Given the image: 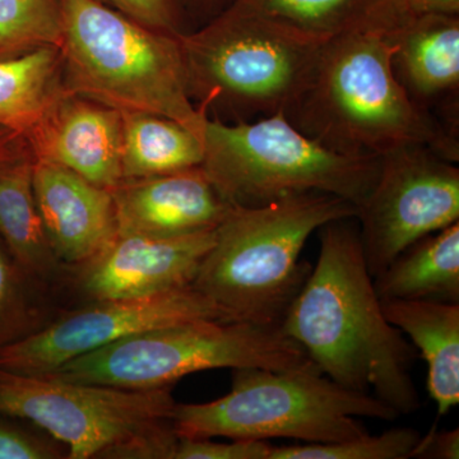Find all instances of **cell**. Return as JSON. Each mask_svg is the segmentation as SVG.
<instances>
[{
    "mask_svg": "<svg viewBox=\"0 0 459 459\" xmlns=\"http://www.w3.org/2000/svg\"><path fill=\"white\" fill-rule=\"evenodd\" d=\"M123 180L144 179L199 168L204 138L162 115L122 111ZM122 180V181H123Z\"/></svg>",
    "mask_w": 459,
    "mask_h": 459,
    "instance_id": "cell-19",
    "label": "cell"
},
{
    "mask_svg": "<svg viewBox=\"0 0 459 459\" xmlns=\"http://www.w3.org/2000/svg\"><path fill=\"white\" fill-rule=\"evenodd\" d=\"M122 137V111L66 92L25 140L36 160L113 190L123 180Z\"/></svg>",
    "mask_w": 459,
    "mask_h": 459,
    "instance_id": "cell-13",
    "label": "cell"
},
{
    "mask_svg": "<svg viewBox=\"0 0 459 459\" xmlns=\"http://www.w3.org/2000/svg\"><path fill=\"white\" fill-rule=\"evenodd\" d=\"M411 458L420 459H458L459 430L437 431L431 429L427 435L420 437L419 443L411 455Z\"/></svg>",
    "mask_w": 459,
    "mask_h": 459,
    "instance_id": "cell-28",
    "label": "cell"
},
{
    "mask_svg": "<svg viewBox=\"0 0 459 459\" xmlns=\"http://www.w3.org/2000/svg\"><path fill=\"white\" fill-rule=\"evenodd\" d=\"M198 319L235 320L193 286L143 298L99 301L38 333L0 347V369L44 376L123 338Z\"/></svg>",
    "mask_w": 459,
    "mask_h": 459,
    "instance_id": "cell-11",
    "label": "cell"
},
{
    "mask_svg": "<svg viewBox=\"0 0 459 459\" xmlns=\"http://www.w3.org/2000/svg\"><path fill=\"white\" fill-rule=\"evenodd\" d=\"M11 270L4 256L0 253V313L4 309L11 295Z\"/></svg>",
    "mask_w": 459,
    "mask_h": 459,
    "instance_id": "cell-32",
    "label": "cell"
},
{
    "mask_svg": "<svg viewBox=\"0 0 459 459\" xmlns=\"http://www.w3.org/2000/svg\"><path fill=\"white\" fill-rule=\"evenodd\" d=\"M392 26L424 14H459V0H388Z\"/></svg>",
    "mask_w": 459,
    "mask_h": 459,
    "instance_id": "cell-29",
    "label": "cell"
},
{
    "mask_svg": "<svg viewBox=\"0 0 459 459\" xmlns=\"http://www.w3.org/2000/svg\"><path fill=\"white\" fill-rule=\"evenodd\" d=\"M388 27L362 26L325 42L307 90L286 114L323 146L349 156L380 157L425 146L451 162L455 129L413 101L394 72Z\"/></svg>",
    "mask_w": 459,
    "mask_h": 459,
    "instance_id": "cell-2",
    "label": "cell"
},
{
    "mask_svg": "<svg viewBox=\"0 0 459 459\" xmlns=\"http://www.w3.org/2000/svg\"><path fill=\"white\" fill-rule=\"evenodd\" d=\"M421 434L412 428L391 429L332 443L272 446L268 459H407Z\"/></svg>",
    "mask_w": 459,
    "mask_h": 459,
    "instance_id": "cell-24",
    "label": "cell"
},
{
    "mask_svg": "<svg viewBox=\"0 0 459 459\" xmlns=\"http://www.w3.org/2000/svg\"><path fill=\"white\" fill-rule=\"evenodd\" d=\"M356 214V205L320 192L259 207L232 205L192 286L235 320L280 327L312 271L300 262L307 238Z\"/></svg>",
    "mask_w": 459,
    "mask_h": 459,
    "instance_id": "cell-3",
    "label": "cell"
},
{
    "mask_svg": "<svg viewBox=\"0 0 459 459\" xmlns=\"http://www.w3.org/2000/svg\"><path fill=\"white\" fill-rule=\"evenodd\" d=\"M328 40L228 5L197 31L179 35L190 99L207 115H229V123L287 114Z\"/></svg>",
    "mask_w": 459,
    "mask_h": 459,
    "instance_id": "cell-4",
    "label": "cell"
},
{
    "mask_svg": "<svg viewBox=\"0 0 459 459\" xmlns=\"http://www.w3.org/2000/svg\"><path fill=\"white\" fill-rule=\"evenodd\" d=\"M204 146L201 168L221 197L240 207L320 192L358 208L380 168V157L343 155L323 146L282 111L249 122L207 117Z\"/></svg>",
    "mask_w": 459,
    "mask_h": 459,
    "instance_id": "cell-7",
    "label": "cell"
},
{
    "mask_svg": "<svg viewBox=\"0 0 459 459\" xmlns=\"http://www.w3.org/2000/svg\"><path fill=\"white\" fill-rule=\"evenodd\" d=\"M66 92L57 47L0 60V126L25 138Z\"/></svg>",
    "mask_w": 459,
    "mask_h": 459,
    "instance_id": "cell-20",
    "label": "cell"
},
{
    "mask_svg": "<svg viewBox=\"0 0 459 459\" xmlns=\"http://www.w3.org/2000/svg\"><path fill=\"white\" fill-rule=\"evenodd\" d=\"M216 229L177 238L117 234L84 263L82 286L95 300L143 298L192 286Z\"/></svg>",
    "mask_w": 459,
    "mask_h": 459,
    "instance_id": "cell-12",
    "label": "cell"
},
{
    "mask_svg": "<svg viewBox=\"0 0 459 459\" xmlns=\"http://www.w3.org/2000/svg\"><path fill=\"white\" fill-rule=\"evenodd\" d=\"M231 440L179 437L174 459H268L273 446L267 440Z\"/></svg>",
    "mask_w": 459,
    "mask_h": 459,
    "instance_id": "cell-26",
    "label": "cell"
},
{
    "mask_svg": "<svg viewBox=\"0 0 459 459\" xmlns=\"http://www.w3.org/2000/svg\"><path fill=\"white\" fill-rule=\"evenodd\" d=\"M380 300L459 303V222L420 238L374 279Z\"/></svg>",
    "mask_w": 459,
    "mask_h": 459,
    "instance_id": "cell-18",
    "label": "cell"
},
{
    "mask_svg": "<svg viewBox=\"0 0 459 459\" xmlns=\"http://www.w3.org/2000/svg\"><path fill=\"white\" fill-rule=\"evenodd\" d=\"M59 49L68 92L120 111L170 117L204 138L208 115L190 99L179 35L95 0H63Z\"/></svg>",
    "mask_w": 459,
    "mask_h": 459,
    "instance_id": "cell-5",
    "label": "cell"
},
{
    "mask_svg": "<svg viewBox=\"0 0 459 459\" xmlns=\"http://www.w3.org/2000/svg\"><path fill=\"white\" fill-rule=\"evenodd\" d=\"M353 219L319 229L318 261L280 328L329 379L410 415L421 403L411 377L416 349L383 313Z\"/></svg>",
    "mask_w": 459,
    "mask_h": 459,
    "instance_id": "cell-1",
    "label": "cell"
},
{
    "mask_svg": "<svg viewBox=\"0 0 459 459\" xmlns=\"http://www.w3.org/2000/svg\"><path fill=\"white\" fill-rule=\"evenodd\" d=\"M117 234L177 238L217 229L232 207L204 169L123 180L111 190Z\"/></svg>",
    "mask_w": 459,
    "mask_h": 459,
    "instance_id": "cell-14",
    "label": "cell"
},
{
    "mask_svg": "<svg viewBox=\"0 0 459 459\" xmlns=\"http://www.w3.org/2000/svg\"><path fill=\"white\" fill-rule=\"evenodd\" d=\"M33 193L56 258L84 264L117 235L111 190L63 166L35 159Z\"/></svg>",
    "mask_w": 459,
    "mask_h": 459,
    "instance_id": "cell-15",
    "label": "cell"
},
{
    "mask_svg": "<svg viewBox=\"0 0 459 459\" xmlns=\"http://www.w3.org/2000/svg\"><path fill=\"white\" fill-rule=\"evenodd\" d=\"M232 0H181L184 12L195 14L198 17L211 18L219 14L228 7Z\"/></svg>",
    "mask_w": 459,
    "mask_h": 459,
    "instance_id": "cell-30",
    "label": "cell"
},
{
    "mask_svg": "<svg viewBox=\"0 0 459 459\" xmlns=\"http://www.w3.org/2000/svg\"><path fill=\"white\" fill-rule=\"evenodd\" d=\"M63 0H0V60L60 47Z\"/></svg>",
    "mask_w": 459,
    "mask_h": 459,
    "instance_id": "cell-23",
    "label": "cell"
},
{
    "mask_svg": "<svg viewBox=\"0 0 459 459\" xmlns=\"http://www.w3.org/2000/svg\"><path fill=\"white\" fill-rule=\"evenodd\" d=\"M388 29L397 44L395 74L413 101L429 110L428 104L457 98L459 14L406 18Z\"/></svg>",
    "mask_w": 459,
    "mask_h": 459,
    "instance_id": "cell-16",
    "label": "cell"
},
{
    "mask_svg": "<svg viewBox=\"0 0 459 459\" xmlns=\"http://www.w3.org/2000/svg\"><path fill=\"white\" fill-rule=\"evenodd\" d=\"M368 270L379 276L420 238L459 220V169L425 146L380 156L379 174L358 207Z\"/></svg>",
    "mask_w": 459,
    "mask_h": 459,
    "instance_id": "cell-10",
    "label": "cell"
},
{
    "mask_svg": "<svg viewBox=\"0 0 459 459\" xmlns=\"http://www.w3.org/2000/svg\"><path fill=\"white\" fill-rule=\"evenodd\" d=\"M26 147L27 142L22 135L0 126V162L16 156Z\"/></svg>",
    "mask_w": 459,
    "mask_h": 459,
    "instance_id": "cell-31",
    "label": "cell"
},
{
    "mask_svg": "<svg viewBox=\"0 0 459 459\" xmlns=\"http://www.w3.org/2000/svg\"><path fill=\"white\" fill-rule=\"evenodd\" d=\"M229 5L328 39L358 27L389 23L388 0H232Z\"/></svg>",
    "mask_w": 459,
    "mask_h": 459,
    "instance_id": "cell-22",
    "label": "cell"
},
{
    "mask_svg": "<svg viewBox=\"0 0 459 459\" xmlns=\"http://www.w3.org/2000/svg\"><path fill=\"white\" fill-rule=\"evenodd\" d=\"M382 301L386 320L410 337L428 364V391L437 415L459 403V303Z\"/></svg>",
    "mask_w": 459,
    "mask_h": 459,
    "instance_id": "cell-17",
    "label": "cell"
},
{
    "mask_svg": "<svg viewBox=\"0 0 459 459\" xmlns=\"http://www.w3.org/2000/svg\"><path fill=\"white\" fill-rule=\"evenodd\" d=\"M33 164L29 144L0 162V235L26 270L41 274L53 268L56 256L36 204Z\"/></svg>",
    "mask_w": 459,
    "mask_h": 459,
    "instance_id": "cell-21",
    "label": "cell"
},
{
    "mask_svg": "<svg viewBox=\"0 0 459 459\" xmlns=\"http://www.w3.org/2000/svg\"><path fill=\"white\" fill-rule=\"evenodd\" d=\"M171 386L124 389L0 369V415L26 420L71 459H174Z\"/></svg>",
    "mask_w": 459,
    "mask_h": 459,
    "instance_id": "cell-8",
    "label": "cell"
},
{
    "mask_svg": "<svg viewBox=\"0 0 459 459\" xmlns=\"http://www.w3.org/2000/svg\"><path fill=\"white\" fill-rule=\"evenodd\" d=\"M312 361L277 325L198 319L123 338L44 374L63 382L159 389L201 371L287 370Z\"/></svg>",
    "mask_w": 459,
    "mask_h": 459,
    "instance_id": "cell-9",
    "label": "cell"
},
{
    "mask_svg": "<svg viewBox=\"0 0 459 459\" xmlns=\"http://www.w3.org/2000/svg\"><path fill=\"white\" fill-rule=\"evenodd\" d=\"M398 416L374 395L337 385L309 361L287 370L234 369L228 394L207 403H177L171 422L179 437L332 443L368 434L361 418Z\"/></svg>",
    "mask_w": 459,
    "mask_h": 459,
    "instance_id": "cell-6",
    "label": "cell"
},
{
    "mask_svg": "<svg viewBox=\"0 0 459 459\" xmlns=\"http://www.w3.org/2000/svg\"><path fill=\"white\" fill-rule=\"evenodd\" d=\"M100 4L126 14L141 25L171 35L183 33L184 12L181 0H95Z\"/></svg>",
    "mask_w": 459,
    "mask_h": 459,
    "instance_id": "cell-25",
    "label": "cell"
},
{
    "mask_svg": "<svg viewBox=\"0 0 459 459\" xmlns=\"http://www.w3.org/2000/svg\"><path fill=\"white\" fill-rule=\"evenodd\" d=\"M59 452L49 443L21 429L0 422V459H53Z\"/></svg>",
    "mask_w": 459,
    "mask_h": 459,
    "instance_id": "cell-27",
    "label": "cell"
}]
</instances>
